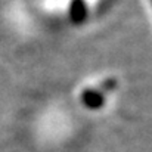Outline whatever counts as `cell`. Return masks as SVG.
<instances>
[{"label": "cell", "mask_w": 152, "mask_h": 152, "mask_svg": "<svg viewBox=\"0 0 152 152\" xmlns=\"http://www.w3.org/2000/svg\"><path fill=\"white\" fill-rule=\"evenodd\" d=\"M81 102L90 109H99L105 103V96L101 90L87 89L81 93Z\"/></svg>", "instance_id": "obj_1"}, {"label": "cell", "mask_w": 152, "mask_h": 152, "mask_svg": "<svg viewBox=\"0 0 152 152\" xmlns=\"http://www.w3.org/2000/svg\"><path fill=\"white\" fill-rule=\"evenodd\" d=\"M87 9L84 0H72L69 4V18L74 24H80L86 19Z\"/></svg>", "instance_id": "obj_2"}, {"label": "cell", "mask_w": 152, "mask_h": 152, "mask_svg": "<svg viewBox=\"0 0 152 152\" xmlns=\"http://www.w3.org/2000/svg\"><path fill=\"white\" fill-rule=\"evenodd\" d=\"M117 87V80H114V78H108V80H105V81H102L101 84V92L103 93H106V92H111V90H114Z\"/></svg>", "instance_id": "obj_3"}]
</instances>
